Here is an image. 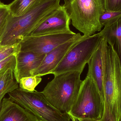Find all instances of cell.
I'll return each instance as SVG.
<instances>
[{"instance_id":"cb8c5ba5","label":"cell","mask_w":121,"mask_h":121,"mask_svg":"<svg viewBox=\"0 0 121 121\" xmlns=\"http://www.w3.org/2000/svg\"><path fill=\"white\" fill-rule=\"evenodd\" d=\"M81 121H100L97 120H91V119H79Z\"/></svg>"},{"instance_id":"e0dca14e","label":"cell","mask_w":121,"mask_h":121,"mask_svg":"<svg viewBox=\"0 0 121 121\" xmlns=\"http://www.w3.org/2000/svg\"><path fill=\"white\" fill-rule=\"evenodd\" d=\"M41 77L32 76L22 78L19 82V87L24 90L29 91H35L37 86L41 82Z\"/></svg>"},{"instance_id":"d6986e66","label":"cell","mask_w":121,"mask_h":121,"mask_svg":"<svg viewBox=\"0 0 121 121\" xmlns=\"http://www.w3.org/2000/svg\"><path fill=\"white\" fill-rule=\"evenodd\" d=\"M20 52V44L10 46H3L0 45V62L12 55H17Z\"/></svg>"},{"instance_id":"5b68a950","label":"cell","mask_w":121,"mask_h":121,"mask_svg":"<svg viewBox=\"0 0 121 121\" xmlns=\"http://www.w3.org/2000/svg\"><path fill=\"white\" fill-rule=\"evenodd\" d=\"M107 61L104 85V107L116 121L121 119V62L114 44L108 41Z\"/></svg>"},{"instance_id":"7402d4cb","label":"cell","mask_w":121,"mask_h":121,"mask_svg":"<svg viewBox=\"0 0 121 121\" xmlns=\"http://www.w3.org/2000/svg\"><path fill=\"white\" fill-rule=\"evenodd\" d=\"M106 11H121V0H105Z\"/></svg>"},{"instance_id":"52a82bcc","label":"cell","mask_w":121,"mask_h":121,"mask_svg":"<svg viewBox=\"0 0 121 121\" xmlns=\"http://www.w3.org/2000/svg\"><path fill=\"white\" fill-rule=\"evenodd\" d=\"M102 37L99 33L84 37L67 52L51 73L54 75L72 71L82 72L97 49Z\"/></svg>"},{"instance_id":"484cf974","label":"cell","mask_w":121,"mask_h":121,"mask_svg":"<svg viewBox=\"0 0 121 121\" xmlns=\"http://www.w3.org/2000/svg\"><path fill=\"white\" fill-rule=\"evenodd\" d=\"M119 121H121V119H120V120H119Z\"/></svg>"},{"instance_id":"30bf717a","label":"cell","mask_w":121,"mask_h":121,"mask_svg":"<svg viewBox=\"0 0 121 121\" xmlns=\"http://www.w3.org/2000/svg\"><path fill=\"white\" fill-rule=\"evenodd\" d=\"M108 43L102 37L97 49L88 63L87 76L90 77L97 87L104 104V85L106 73Z\"/></svg>"},{"instance_id":"5bb4252c","label":"cell","mask_w":121,"mask_h":121,"mask_svg":"<svg viewBox=\"0 0 121 121\" xmlns=\"http://www.w3.org/2000/svg\"><path fill=\"white\" fill-rule=\"evenodd\" d=\"M107 41L114 44L121 62V17L106 26L99 32Z\"/></svg>"},{"instance_id":"ac0fdd59","label":"cell","mask_w":121,"mask_h":121,"mask_svg":"<svg viewBox=\"0 0 121 121\" xmlns=\"http://www.w3.org/2000/svg\"><path fill=\"white\" fill-rule=\"evenodd\" d=\"M10 15L8 5L0 1V40L5 31Z\"/></svg>"},{"instance_id":"2e32d148","label":"cell","mask_w":121,"mask_h":121,"mask_svg":"<svg viewBox=\"0 0 121 121\" xmlns=\"http://www.w3.org/2000/svg\"><path fill=\"white\" fill-rule=\"evenodd\" d=\"M38 0H14L8 5L10 15L13 16L22 15L28 11Z\"/></svg>"},{"instance_id":"9c48e42d","label":"cell","mask_w":121,"mask_h":121,"mask_svg":"<svg viewBox=\"0 0 121 121\" xmlns=\"http://www.w3.org/2000/svg\"><path fill=\"white\" fill-rule=\"evenodd\" d=\"M70 19L63 6L46 16L27 37H35L70 31Z\"/></svg>"},{"instance_id":"4fadbf2b","label":"cell","mask_w":121,"mask_h":121,"mask_svg":"<svg viewBox=\"0 0 121 121\" xmlns=\"http://www.w3.org/2000/svg\"><path fill=\"white\" fill-rule=\"evenodd\" d=\"M0 121H36L26 109L10 99H3L0 106Z\"/></svg>"},{"instance_id":"8992f818","label":"cell","mask_w":121,"mask_h":121,"mask_svg":"<svg viewBox=\"0 0 121 121\" xmlns=\"http://www.w3.org/2000/svg\"><path fill=\"white\" fill-rule=\"evenodd\" d=\"M104 104L93 80L87 76L83 80L77 98L70 111V118L99 121L104 111Z\"/></svg>"},{"instance_id":"44dd1931","label":"cell","mask_w":121,"mask_h":121,"mask_svg":"<svg viewBox=\"0 0 121 121\" xmlns=\"http://www.w3.org/2000/svg\"><path fill=\"white\" fill-rule=\"evenodd\" d=\"M16 55H12L0 62V78L9 69L14 70L16 65Z\"/></svg>"},{"instance_id":"277c9868","label":"cell","mask_w":121,"mask_h":121,"mask_svg":"<svg viewBox=\"0 0 121 121\" xmlns=\"http://www.w3.org/2000/svg\"><path fill=\"white\" fill-rule=\"evenodd\" d=\"M9 98L35 118L36 121H70L68 114L51 104L42 92L29 91L20 87L8 94Z\"/></svg>"},{"instance_id":"603a6c76","label":"cell","mask_w":121,"mask_h":121,"mask_svg":"<svg viewBox=\"0 0 121 121\" xmlns=\"http://www.w3.org/2000/svg\"><path fill=\"white\" fill-rule=\"evenodd\" d=\"M100 121H116L109 110L104 107V114Z\"/></svg>"},{"instance_id":"7a4b0ae2","label":"cell","mask_w":121,"mask_h":121,"mask_svg":"<svg viewBox=\"0 0 121 121\" xmlns=\"http://www.w3.org/2000/svg\"><path fill=\"white\" fill-rule=\"evenodd\" d=\"M82 72L72 71L55 75L42 92L47 100L61 112H69L77 98L83 80Z\"/></svg>"},{"instance_id":"ffe728a7","label":"cell","mask_w":121,"mask_h":121,"mask_svg":"<svg viewBox=\"0 0 121 121\" xmlns=\"http://www.w3.org/2000/svg\"><path fill=\"white\" fill-rule=\"evenodd\" d=\"M121 17V11H106L100 16L99 21L103 27L106 26Z\"/></svg>"},{"instance_id":"6da1fadb","label":"cell","mask_w":121,"mask_h":121,"mask_svg":"<svg viewBox=\"0 0 121 121\" xmlns=\"http://www.w3.org/2000/svg\"><path fill=\"white\" fill-rule=\"evenodd\" d=\"M60 0H38L22 15H10L0 45L10 46L19 44L27 37L44 17L59 8Z\"/></svg>"},{"instance_id":"d4e9b609","label":"cell","mask_w":121,"mask_h":121,"mask_svg":"<svg viewBox=\"0 0 121 121\" xmlns=\"http://www.w3.org/2000/svg\"><path fill=\"white\" fill-rule=\"evenodd\" d=\"M72 121H81L79 119L74 118H70Z\"/></svg>"},{"instance_id":"ba28073f","label":"cell","mask_w":121,"mask_h":121,"mask_svg":"<svg viewBox=\"0 0 121 121\" xmlns=\"http://www.w3.org/2000/svg\"><path fill=\"white\" fill-rule=\"evenodd\" d=\"M77 33L68 32L35 37H27L20 43V52L46 55L58 46L70 40Z\"/></svg>"},{"instance_id":"3957f363","label":"cell","mask_w":121,"mask_h":121,"mask_svg":"<svg viewBox=\"0 0 121 121\" xmlns=\"http://www.w3.org/2000/svg\"><path fill=\"white\" fill-rule=\"evenodd\" d=\"M63 6L73 26L86 36L100 32L99 18L106 11L105 0H64Z\"/></svg>"},{"instance_id":"4316f807","label":"cell","mask_w":121,"mask_h":121,"mask_svg":"<svg viewBox=\"0 0 121 121\" xmlns=\"http://www.w3.org/2000/svg\"></svg>"},{"instance_id":"8fae6325","label":"cell","mask_w":121,"mask_h":121,"mask_svg":"<svg viewBox=\"0 0 121 121\" xmlns=\"http://www.w3.org/2000/svg\"><path fill=\"white\" fill-rule=\"evenodd\" d=\"M83 37L84 35L82 36L80 33H77L72 39L46 54L41 65L33 73V76L42 77L51 74L69 50Z\"/></svg>"},{"instance_id":"7c38bea8","label":"cell","mask_w":121,"mask_h":121,"mask_svg":"<svg viewBox=\"0 0 121 121\" xmlns=\"http://www.w3.org/2000/svg\"><path fill=\"white\" fill-rule=\"evenodd\" d=\"M45 55L30 52H19L16 55V65L13 70L16 81L19 83L22 78L33 76V73L41 65Z\"/></svg>"},{"instance_id":"9a60e30c","label":"cell","mask_w":121,"mask_h":121,"mask_svg":"<svg viewBox=\"0 0 121 121\" xmlns=\"http://www.w3.org/2000/svg\"><path fill=\"white\" fill-rule=\"evenodd\" d=\"M18 84L15 79L13 70L9 69L0 78V105L5 95L18 88Z\"/></svg>"}]
</instances>
